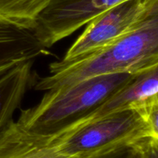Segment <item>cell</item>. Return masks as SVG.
Segmentation results:
<instances>
[{"label": "cell", "mask_w": 158, "mask_h": 158, "mask_svg": "<svg viewBox=\"0 0 158 158\" xmlns=\"http://www.w3.org/2000/svg\"><path fill=\"white\" fill-rule=\"evenodd\" d=\"M158 62V0H150L143 15L125 35L97 52L66 65L52 62L49 74L33 83L48 91L106 73H136Z\"/></svg>", "instance_id": "6da1fadb"}, {"label": "cell", "mask_w": 158, "mask_h": 158, "mask_svg": "<svg viewBox=\"0 0 158 158\" xmlns=\"http://www.w3.org/2000/svg\"><path fill=\"white\" fill-rule=\"evenodd\" d=\"M134 73H106L46 91L17 121L34 134L55 137L80 121L127 84Z\"/></svg>", "instance_id": "7a4b0ae2"}, {"label": "cell", "mask_w": 158, "mask_h": 158, "mask_svg": "<svg viewBox=\"0 0 158 158\" xmlns=\"http://www.w3.org/2000/svg\"><path fill=\"white\" fill-rule=\"evenodd\" d=\"M149 136V127L140 111L127 108L77 123L52 138L69 157L100 158L125 151Z\"/></svg>", "instance_id": "3957f363"}, {"label": "cell", "mask_w": 158, "mask_h": 158, "mask_svg": "<svg viewBox=\"0 0 158 158\" xmlns=\"http://www.w3.org/2000/svg\"><path fill=\"white\" fill-rule=\"evenodd\" d=\"M150 0H127L93 19L58 64L66 65L89 56L127 33L144 12Z\"/></svg>", "instance_id": "277c9868"}, {"label": "cell", "mask_w": 158, "mask_h": 158, "mask_svg": "<svg viewBox=\"0 0 158 158\" xmlns=\"http://www.w3.org/2000/svg\"><path fill=\"white\" fill-rule=\"evenodd\" d=\"M127 0H51L33 29L46 49L86 26L104 11Z\"/></svg>", "instance_id": "5b68a950"}, {"label": "cell", "mask_w": 158, "mask_h": 158, "mask_svg": "<svg viewBox=\"0 0 158 158\" xmlns=\"http://www.w3.org/2000/svg\"><path fill=\"white\" fill-rule=\"evenodd\" d=\"M0 158H73L62 152L52 137L30 132L12 120L0 132Z\"/></svg>", "instance_id": "8992f818"}, {"label": "cell", "mask_w": 158, "mask_h": 158, "mask_svg": "<svg viewBox=\"0 0 158 158\" xmlns=\"http://www.w3.org/2000/svg\"><path fill=\"white\" fill-rule=\"evenodd\" d=\"M158 95V62L134 74L131 80L104 103L77 123L102 117L116 110L134 108ZM73 125V126H74Z\"/></svg>", "instance_id": "52a82bcc"}, {"label": "cell", "mask_w": 158, "mask_h": 158, "mask_svg": "<svg viewBox=\"0 0 158 158\" xmlns=\"http://www.w3.org/2000/svg\"><path fill=\"white\" fill-rule=\"evenodd\" d=\"M32 30L0 22V77L12 68L48 54Z\"/></svg>", "instance_id": "ba28073f"}, {"label": "cell", "mask_w": 158, "mask_h": 158, "mask_svg": "<svg viewBox=\"0 0 158 158\" xmlns=\"http://www.w3.org/2000/svg\"><path fill=\"white\" fill-rule=\"evenodd\" d=\"M27 61L15 66L0 77V132L13 120L27 89L33 85L32 65Z\"/></svg>", "instance_id": "9c48e42d"}, {"label": "cell", "mask_w": 158, "mask_h": 158, "mask_svg": "<svg viewBox=\"0 0 158 158\" xmlns=\"http://www.w3.org/2000/svg\"><path fill=\"white\" fill-rule=\"evenodd\" d=\"M51 0H0V22L33 30L37 19Z\"/></svg>", "instance_id": "30bf717a"}, {"label": "cell", "mask_w": 158, "mask_h": 158, "mask_svg": "<svg viewBox=\"0 0 158 158\" xmlns=\"http://www.w3.org/2000/svg\"><path fill=\"white\" fill-rule=\"evenodd\" d=\"M127 158H158V139L146 137L127 149Z\"/></svg>", "instance_id": "8fae6325"}, {"label": "cell", "mask_w": 158, "mask_h": 158, "mask_svg": "<svg viewBox=\"0 0 158 158\" xmlns=\"http://www.w3.org/2000/svg\"><path fill=\"white\" fill-rule=\"evenodd\" d=\"M137 108L146 120L151 137L158 139V95L145 100Z\"/></svg>", "instance_id": "7c38bea8"}, {"label": "cell", "mask_w": 158, "mask_h": 158, "mask_svg": "<svg viewBox=\"0 0 158 158\" xmlns=\"http://www.w3.org/2000/svg\"><path fill=\"white\" fill-rule=\"evenodd\" d=\"M127 149L125 150V151H120V152L116 153V154H110V155L100 158H127Z\"/></svg>", "instance_id": "4fadbf2b"}]
</instances>
